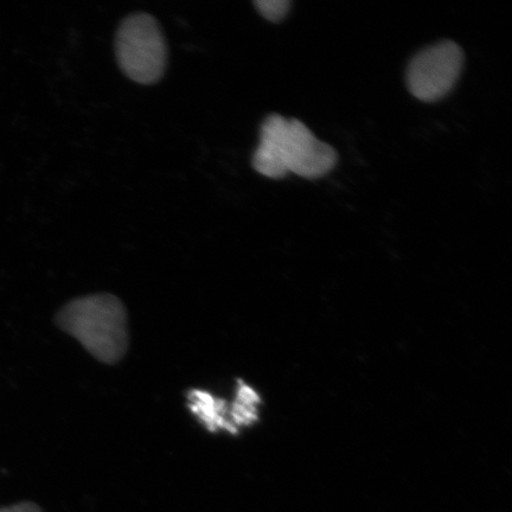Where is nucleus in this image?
<instances>
[{
    "label": "nucleus",
    "instance_id": "obj_1",
    "mask_svg": "<svg viewBox=\"0 0 512 512\" xmlns=\"http://www.w3.org/2000/svg\"><path fill=\"white\" fill-rule=\"evenodd\" d=\"M336 163V151L320 142L302 121L272 114L262 124L260 144L253 156L254 169L262 176L320 178Z\"/></svg>",
    "mask_w": 512,
    "mask_h": 512
},
{
    "label": "nucleus",
    "instance_id": "obj_2",
    "mask_svg": "<svg viewBox=\"0 0 512 512\" xmlns=\"http://www.w3.org/2000/svg\"><path fill=\"white\" fill-rule=\"evenodd\" d=\"M56 325L108 366L123 360L130 347L126 307L110 293L70 300L57 312Z\"/></svg>",
    "mask_w": 512,
    "mask_h": 512
},
{
    "label": "nucleus",
    "instance_id": "obj_3",
    "mask_svg": "<svg viewBox=\"0 0 512 512\" xmlns=\"http://www.w3.org/2000/svg\"><path fill=\"white\" fill-rule=\"evenodd\" d=\"M118 62L133 81L151 85L162 78L168 50L156 19L136 14L124 19L117 34Z\"/></svg>",
    "mask_w": 512,
    "mask_h": 512
},
{
    "label": "nucleus",
    "instance_id": "obj_4",
    "mask_svg": "<svg viewBox=\"0 0 512 512\" xmlns=\"http://www.w3.org/2000/svg\"><path fill=\"white\" fill-rule=\"evenodd\" d=\"M463 64V50L452 41L440 42L420 51L407 69L409 92L424 102L445 98L456 86Z\"/></svg>",
    "mask_w": 512,
    "mask_h": 512
},
{
    "label": "nucleus",
    "instance_id": "obj_5",
    "mask_svg": "<svg viewBox=\"0 0 512 512\" xmlns=\"http://www.w3.org/2000/svg\"><path fill=\"white\" fill-rule=\"evenodd\" d=\"M189 409L210 432L228 431L236 434L228 419L227 402L215 398L214 395L202 389H192L188 395Z\"/></svg>",
    "mask_w": 512,
    "mask_h": 512
},
{
    "label": "nucleus",
    "instance_id": "obj_6",
    "mask_svg": "<svg viewBox=\"0 0 512 512\" xmlns=\"http://www.w3.org/2000/svg\"><path fill=\"white\" fill-rule=\"evenodd\" d=\"M260 396L258 392L248 384L239 382L236 388L235 401L229 408L230 422L236 433L240 428L252 426L259 418Z\"/></svg>",
    "mask_w": 512,
    "mask_h": 512
},
{
    "label": "nucleus",
    "instance_id": "obj_7",
    "mask_svg": "<svg viewBox=\"0 0 512 512\" xmlns=\"http://www.w3.org/2000/svg\"><path fill=\"white\" fill-rule=\"evenodd\" d=\"M254 4L260 14L273 23L283 21L291 8L290 0H256Z\"/></svg>",
    "mask_w": 512,
    "mask_h": 512
},
{
    "label": "nucleus",
    "instance_id": "obj_8",
    "mask_svg": "<svg viewBox=\"0 0 512 512\" xmlns=\"http://www.w3.org/2000/svg\"><path fill=\"white\" fill-rule=\"evenodd\" d=\"M0 512H42V510L35 503L22 502L11 505V507L8 508H0Z\"/></svg>",
    "mask_w": 512,
    "mask_h": 512
}]
</instances>
